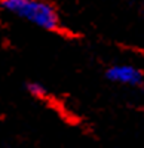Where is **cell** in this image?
<instances>
[{
    "label": "cell",
    "instance_id": "cell-1",
    "mask_svg": "<svg viewBox=\"0 0 144 148\" xmlns=\"http://www.w3.org/2000/svg\"><path fill=\"white\" fill-rule=\"evenodd\" d=\"M0 9L46 31L61 28L56 8L46 0H0Z\"/></svg>",
    "mask_w": 144,
    "mask_h": 148
},
{
    "label": "cell",
    "instance_id": "cell-2",
    "mask_svg": "<svg viewBox=\"0 0 144 148\" xmlns=\"http://www.w3.org/2000/svg\"><path fill=\"white\" fill-rule=\"evenodd\" d=\"M105 77L112 83L129 88H138L144 83V74L140 68L129 64H116L105 70Z\"/></svg>",
    "mask_w": 144,
    "mask_h": 148
},
{
    "label": "cell",
    "instance_id": "cell-3",
    "mask_svg": "<svg viewBox=\"0 0 144 148\" xmlns=\"http://www.w3.org/2000/svg\"><path fill=\"white\" fill-rule=\"evenodd\" d=\"M25 89L33 98H36V99H43L48 95V89L39 82H28L25 84Z\"/></svg>",
    "mask_w": 144,
    "mask_h": 148
}]
</instances>
